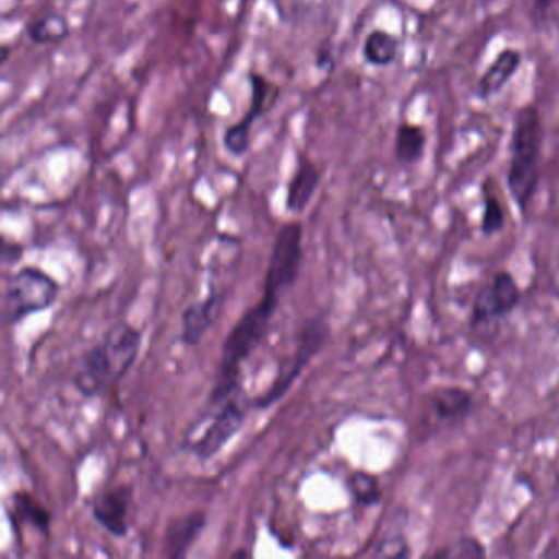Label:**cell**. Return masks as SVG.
<instances>
[{"label":"cell","mask_w":559,"mask_h":559,"mask_svg":"<svg viewBox=\"0 0 559 559\" xmlns=\"http://www.w3.org/2000/svg\"><path fill=\"white\" fill-rule=\"evenodd\" d=\"M284 294L280 287L263 284L260 302L250 307L228 333L222 346L221 366L209 395L207 411L221 407L240 392L241 366L266 338Z\"/></svg>","instance_id":"cell-1"},{"label":"cell","mask_w":559,"mask_h":559,"mask_svg":"<svg viewBox=\"0 0 559 559\" xmlns=\"http://www.w3.org/2000/svg\"><path fill=\"white\" fill-rule=\"evenodd\" d=\"M142 332L130 323L110 326L99 343L83 353L73 385L84 399H96L116 388L135 365L142 348Z\"/></svg>","instance_id":"cell-2"},{"label":"cell","mask_w":559,"mask_h":559,"mask_svg":"<svg viewBox=\"0 0 559 559\" xmlns=\"http://www.w3.org/2000/svg\"><path fill=\"white\" fill-rule=\"evenodd\" d=\"M543 142H545V129H543L538 107L535 104L520 107L513 116L512 135H510L507 189L522 215H526L538 191Z\"/></svg>","instance_id":"cell-3"},{"label":"cell","mask_w":559,"mask_h":559,"mask_svg":"<svg viewBox=\"0 0 559 559\" xmlns=\"http://www.w3.org/2000/svg\"><path fill=\"white\" fill-rule=\"evenodd\" d=\"M60 296V284L40 267L27 266L12 274L4 294L5 325H19L27 317L45 312Z\"/></svg>","instance_id":"cell-4"},{"label":"cell","mask_w":559,"mask_h":559,"mask_svg":"<svg viewBox=\"0 0 559 559\" xmlns=\"http://www.w3.org/2000/svg\"><path fill=\"white\" fill-rule=\"evenodd\" d=\"M332 326L325 316H316L307 319L300 325L296 336V349H294L293 361L286 369L277 374L273 384L264 394L254 399L253 407L258 411H266L281 401L287 392L296 384L297 379L302 376L304 369L309 362L322 352L323 346L329 343Z\"/></svg>","instance_id":"cell-5"},{"label":"cell","mask_w":559,"mask_h":559,"mask_svg":"<svg viewBox=\"0 0 559 559\" xmlns=\"http://www.w3.org/2000/svg\"><path fill=\"white\" fill-rule=\"evenodd\" d=\"M520 299L522 293L515 277L507 271H499L474 297L469 317L471 329L489 332L516 309Z\"/></svg>","instance_id":"cell-6"},{"label":"cell","mask_w":559,"mask_h":559,"mask_svg":"<svg viewBox=\"0 0 559 559\" xmlns=\"http://www.w3.org/2000/svg\"><path fill=\"white\" fill-rule=\"evenodd\" d=\"M248 78H250L251 90L250 107L238 122L225 130L224 139H222L225 152L235 158H241L250 152L251 132H253L257 119L273 109L277 97H280V87L271 83L263 74L251 71Z\"/></svg>","instance_id":"cell-7"},{"label":"cell","mask_w":559,"mask_h":559,"mask_svg":"<svg viewBox=\"0 0 559 559\" xmlns=\"http://www.w3.org/2000/svg\"><path fill=\"white\" fill-rule=\"evenodd\" d=\"M245 420H247V412L243 405L238 401V397L228 399L225 404L218 407L217 414L212 418L211 425L205 428L204 433L198 440L189 441L186 444L189 451L194 454L198 460L211 461L212 457L217 456L228 441L240 433L243 428Z\"/></svg>","instance_id":"cell-8"},{"label":"cell","mask_w":559,"mask_h":559,"mask_svg":"<svg viewBox=\"0 0 559 559\" xmlns=\"http://www.w3.org/2000/svg\"><path fill=\"white\" fill-rule=\"evenodd\" d=\"M133 502V486L120 484L97 493L91 502L93 519L116 538H126L130 530L129 515Z\"/></svg>","instance_id":"cell-9"},{"label":"cell","mask_w":559,"mask_h":559,"mask_svg":"<svg viewBox=\"0 0 559 559\" xmlns=\"http://www.w3.org/2000/svg\"><path fill=\"white\" fill-rule=\"evenodd\" d=\"M474 408L473 394L463 388H444L428 401L427 420L437 430L460 427Z\"/></svg>","instance_id":"cell-10"},{"label":"cell","mask_w":559,"mask_h":559,"mask_svg":"<svg viewBox=\"0 0 559 559\" xmlns=\"http://www.w3.org/2000/svg\"><path fill=\"white\" fill-rule=\"evenodd\" d=\"M225 296L212 290L204 300L192 304L182 312L181 342L188 348H194L214 325L224 307Z\"/></svg>","instance_id":"cell-11"},{"label":"cell","mask_w":559,"mask_h":559,"mask_svg":"<svg viewBox=\"0 0 559 559\" xmlns=\"http://www.w3.org/2000/svg\"><path fill=\"white\" fill-rule=\"evenodd\" d=\"M205 526H207V513L202 510H192L169 520L165 538H163L165 555L173 559L186 558L195 542L201 538Z\"/></svg>","instance_id":"cell-12"},{"label":"cell","mask_w":559,"mask_h":559,"mask_svg":"<svg viewBox=\"0 0 559 559\" xmlns=\"http://www.w3.org/2000/svg\"><path fill=\"white\" fill-rule=\"evenodd\" d=\"M522 61V51L515 50V48H506V50L499 51V55L493 58L492 63L477 81V99L489 100L496 97L519 73Z\"/></svg>","instance_id":"cell-13"},{"label":"cell","mask_w":559,"mask_h":559,"mask_svg":"<svg viewBox=\"0 0 559 559\" xmlns=\"http://www.w3.org/2000/svg\"><path fill=\"white\" fill-rule=\"evenodd\" d=\"M322 181V173L316 163L310 162L306 156L297 159L296 171L287 185L286 209L290 214H302L312 202L317 189Z\"/></svg>","instance_id":"cell-14"},{"label":"cell","mask_w":559,"mask_h":559,"mask_svg":"<svg viewBox=\"0 0 559 559\" xmlns=\"http://www.w3.org/2000/svg\"><path fill=\"white\" fill-rule=\"evenodd\" d=\"M401 40L388 31L369 32L368 37L362 41L361 53L366 63L374 68H388L399 58Z\"/></svg>","instance_id":"cell-15"},{"label":"cell","mask_w":559,"mask_h":559,"mask_svg":"<svg viewBox=\"0 0 559 559\" xmlns=\"http://www.w3.org/2000/svg\"><path fill=\"white\" fill-rule=\"evenodd\" d=\"M427 146V133L417 123L404 122L395 132L394 153L395 159L401 165H417L425 155Z\"/></svg>","instance_id":"cell-16"},{"label":"cell","mask_w":559,"mask_h":559,"mask_svg":"<svg viewBox=\"0 0 559 559\" xmlns=\"http://www.w3.org/2000/svg\"><path fill=\"white\" fill-rule=\"evenodd\" d=\"M12 510H14V522L27 523L37 532L50 535L51 513L45 509L31 492H15L12 496Z\"/></svg>","instance_id":"cell-17"},{"label":"cell","mask_w":559,"mask_h":559,"mask_svg":"<svg viewBox=\"0 0 559 559\" xmlns=\"http://www.w3.org/2000/svg\"><path fill=\"white\" fill-rule=\"evenodd\" d=\"M70 34V22L61 14H47L27 25V37L35 45H60Z\"/></svg>","instance_id":"cell-18"},{"label":"cell","mask_w":559,"mask_h":559,"mask_svg":"<svg viewBox=\"0 0 559 559\" xmlns=\"http://www.w3.org/2000/svg\"><path fill=\"white\" fill-rule=\"evenodd\" d=\"M345 486L356 506L369 509V507L378 506L382 500V490L378 477L365 473V471H355V473L349 474L346 477Z\"/></svg>","instance_id":"cell-19"},{"label":"cell","mask_w":559,"mask_h":559,"mask_svg":"<svg viewBox=\"0 0 559 559\" xmlns=\"http://www.w3.org/2000/svg\"><path fill=\"white\" fill-rule=\"evenodd\" d=\"M487 549L483 542L474 536H463L451 545L443 546L431 555L435 559H479L486 558Z\"/></svg>","instance_id":"cell-20"},{"label":"cell","mask_w":559,"mask_h":559,"mask_svg":"<svg viewBox=\"0 0 559 559\" xmlns=\"http://www.w3.org/2000/svg\"><path fill=\"white\" fill-rule=\"evenodd\" d=\"M506 227V214L502 204L492 192H484L483 217H480V231L484 237H493Z\"/></svg>","instance_id":"cell-21"},{"label":"cell","mask_w":559,"mask_h":559,"mask_svg":"<svg viewBox=\"0 0 559 559\" xmlns=\"http://www.w3.org/2000/svg\"><path fill=\"white\" fill-rule=\"evenodd\" d=\"M412 555L407 542L402 538L385 539L384 543L379 545L376 556H385V558H408Z\"/></svg>","instance_id":"cell-22"},{"label":"cell","mask_w":559,"mask_h":559,"mask_svg":"<svg viewBox=\"0 0 559 559\" xmlns=\"http://www.w3.org/2000/svg\"><path fill=\"white\" fill-rule=\"evenodd\" d=\"M559 5V0H532V17L533 24L543 25L549 21L552 11Z\"/></svg>","instance_id":"cell-23"},{"label":"cell","mask_w":559,"mask_h":559,"mask_svg":"<svg viewBox=\"0 0 559 559\" xmlns=\"http://www.w3.org/2000/svg\"><path fill=\"white\" fill-rule=\"evenodd\" d=\"M24 257V248L17 243H4L2 247V264L4 266H14Z\"/></svg>","instance_id":"cell-24"},{"label":"cell","mask_w":559,"mask_h":559,"mask_svg":"<svg viewBox=\"0 0 559 559\" xmlns=\"http://www.w3.org/2000/svg\"><path fill=\"white\" fill-rule=\"evenodd\" d=\"M317 67L319 70H325L326 67H333V53L329 47H320L317 50L316 57Z\"/></svg>","instance_id":"cell-25"},{"label":"cell","mask_w":559,"mask_h":559,"mask_svg":"<svg viewBox=\"0 0 559 559\" xmlns=\"http://www.w3.org/2000/svg\"><path fill=\"white\" fill-rule=\"evenodd\" d=\"M2 55H4V57H2V63H5V61H8L9 58V47L2 48Z\"/></svg>","instance_id":"cell-26"},{"label":"cell","mask_w":559,"mask_h":559,"mask_svg":"<svg viewBox=\"0 0 559 559\" xmlns=\"http://www.w3.org/2000/svg\"><path fill=\"white\" fill-rule=\"evenodd\" d=\"M218 2H227V0H218Z\"/></svg>","instance_id":"cell-27"},{"label":"cell","mask_w":559,"mask_h":559,"mask_svg":"<svg viewBox=\"0 0 559 559\" xmlns=\"http://www.w3.org/2000/svg\"><path fill=\"white\" fill-rule=\"evenodd\" d=\"M17 2H24V0H17Z\"/></svg>","instance_id":"cell-28"}]
</instances>
